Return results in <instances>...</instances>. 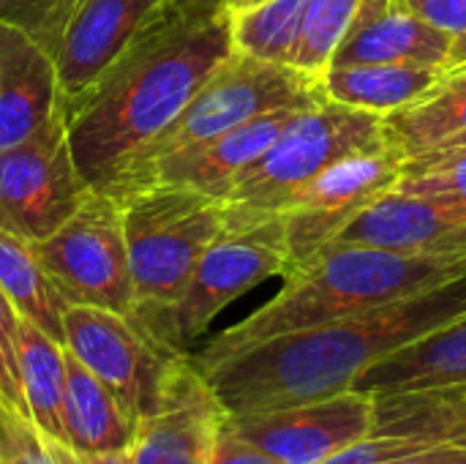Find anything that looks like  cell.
<instances>
[{
  "label": "cell",
  "instance_id": "obj_1",
  "mask_svg": "<svg viewBox=\"0 0 466 464\" xmlns=\"http://www.w3.org/2000/svg\"><path fill=\"white\" fill-rule=\"evenodd\" d=\"M229 11L164 5L79 98L66 104L68 142L90 189L117 194L128 172L232 55Z\"/></svg>",
  "mask_w": 466,
  "mask_h": 464
},
{
  "label": "cell",
  "instance_id": "obj_2",
  "mask_svg": "<svg viewBox=\"0 0 466 464\" xmlns=\"http://www.w3.org/2000/svg\"><path fill=\"white\" fill-rule=\"evenodd\" d=\"M466 314V273L410 298L194 364L227 416L279 410L355 388L388 356Z\"/></svg>",
  "mask_w": 466,
  "mask_h": 464
},
{
  "label": "cell",
  "instance_id": "obj_3",
  "mask_svg": "<svg viewBox=\"0 0 466 464\" xmlns=\"http://www.w3.org/2000/svg\"><path fill=\"white\" fill-rule=\"evenodd\" d=\"M466 273V249H382L330 243L284 273V287L246 320L221 331L194 364L218 361L243 347L306 328H319Z\"/></svg>",
  "mask_w": 466,
  "mask_h": 464
},
{
  "label": "cell",
  "instance_id": "obj_4",
  "mask_svg": "<svg viewBox=\"0 0 466 464\" xmlns=\"http://www.w3.org/2000/svg\"><path fill=\"white\" fill-rule=\"evenodd\" d=\"M117 200L137 295L131 317L167 312L199 257L227 230V202L177 183H145Z\"/></svg>",
  "mask_w": 466,
  "mask_h": 464
},
{
  "label": "cell",
  "instance_id": "obj_5",
  "mask_svg": "<svg viewBox=\"0 0 466 464\" xmlns=\"http://www.w3.org/2000/svg\"><path fill=\"white\" fill-rule=\"evenodd\" d=\"M289 265L279 213H238L227 205V230L199 257L177 304L134 320L169 350L191 353V345L232 301L273 276H284Z\"/></svg>",
  "mask_w": 466,
  "mask_h": 464
},
{
  "label": "cell",
  "instance_id": "obj_6",
  "mask_svg": "<svg viewBox=\"0 0 466 464\" xmlns=\"http://www.w3.org/2000/svg\"><path fill=\"white\" fill-rule=\"evenodd\" d=\"M325 101L322 79L287 63H268L232 52L194 93L172 126L139 156L115 197L137 189L153 164L194 150L221 134L276 109H309Z\"/></svg>",
  "mask_w": 466,
  "mask_h": 464
},
{
  "label": "cell",
  "instance_id": "obj_7",
  "mask_svg": "<svg viewBox=\"0 0 466 464\" xmlns=\"http://www.w3.org/2000/svg\"><path fill=\"white\" fill-rule=\"evenodd\" d=\"M388 139L385 118L325 98L295 115L273 148L229 186L224 202L238 213H279L284 200L322 170Z\"/></svg>",
  "mask_w": 466,
  "mask_h": 464
},
{
  "label": "cell",
  "instance_id": "obj_8",
  "mask_svg": "<svg viewBox=\"0 0 466 464\" xmlns=\"http://www.w3.org/2000/svg\"><path fill=\"white\" fill-rule=\"evenodd\" d=\"M35 246L66 304L134 312L137 295L117 197L93 189L76 213Z\"/></svg>",
  "mask_w": 466,
  "mask_h": 464
},
{
  "label": "cell",
  "instance_id": "obj_9",
  "mask_svg": "<svg viewBox=\"0 0 466 464\" xmlns=\"http://www.w3.org/2000/svg\"><path fill=\"white\" fill-rule=\"evenodd\" d=\"M90 191L71 153L66 107L38 134L0 150V227L14 235L46 241Z\"/></svg>",
  "mask_w": 466,
  "mask_h": 464
},
{
  "label": "cell",
  "instance_id": "obj_10",
  "mask_svg": "<svg viewBox=\"0 0 466 464\" xmlns=\"http://www.w3.org/2000/svg\"><path fill=\"white\" fill-rule=\"evenodd\" d=\"M404 167L407 156L390 137L377 148L339 159L289 194L279 208V216L284 219L292 265H300L330 246L366 205L388 194L404 178Z\"/></svg>",
  "mask_w": 466,
  "mask_h": 464
},
{
  "label": "cell",
  "instance_id": "obj_11",
  "mask_svg": "<svg viewBox=\"0 0 466 464\" xmlns=\"http://www.w3.org/2000/svg\"><path fill=\"white\" fill-rule=\"evenodd\" d=\"M63 347L115 394L134 421L156 405L172 361L183 356L161 345L131 314L79 304L63 312Z\"/></svg>",
  "mask_w": 466,
  "mask_h": 464
},
{
  "label": "cell",
  "instance_id": "obj_12",
  "mask_svg": "<svg viewBox=\"0 0 466 464\" xmlns=\"http://www.w3.org/2000/svg\"><path fill=\"white\" fill-rule=\"evenodd\" d=\"M164 5L167 0H63L38 41L55 57L66 104L90 90Z\"/></svg>",
  "mask_w": 466,
  "mask_h": 464
},
{
  "label": "cell",
  "instance_id": "obj_13",
  "mask_svg": "<svg viewBox=\"0 0 466 464\" xmlns=\"http://www.w3.org/2000/svg\"><path fill=\"white\" fill-rule=\"evenodd\" d=\"M377 397L350 388L279 410L229 416V424L281 464H322L374 429Z\"/></svg>",
  "mask_w": 466,
  "mask_h": 464
},
{
  "label": "cell",
  "instance_id": "obj_14",
  "mask_svg": "<svg viewBox=\"0 0 466 464\" xmlns=\"http://www.w3.org/2000/svg\"><path fill=\"white\" fill-rule=\"evenodd\" d=\"M224 416L191 356H177L156 405L137 421L131 464H210Z\"/></svg>",
  "mask_w": 466,
  "mask_h": 464
},
{
  "label": "cell",
  "instance_id": "obj_15",
  "mask_svg": "<svg viewBox=\"0 0 466 464\" xmlns=\"http://www.w3.org/2000/svg\"><path fill=\"white\" fill-rule=\"evenodd\" d=\"M374 397V429L322 464H388L466 438V383L377 391Z\"/></svg>",
  "mask_w": 466,
  "mask_h": 464
},
{
  "label": "cell",
  "instance_id": "obj_16",
  "mask_svg": "<svg viewBox=\"0 0 466 464\" xmlns=\"http://www.w3.org/2000/svg\"><path fill=\"white\" fill-rule=\"evenodd\" d=\"M66 107L52 52L0 19V150L38 134Z\"/></svg>",
  "mask_w": 466,
  "mask_h": 464
},
{
  "label": "cell",
  "instance_id": "obj_17",
  "mask_svg": "<svg viewBox=\"0 0 466 464\" xmlns=\"http://www.w3.org/2000/svg\"><path fill=\"white\" fill-rule=\"evenodd\" d=\"M333 243L382 249H466V202L390 189L366 205Z\"/></svg>",
  "mask_w": 466,
  "mask_h": 464
},
{
  "label": "cell",
  "instance_id": "obj_18",
  "mask_svg": "<svg viewBox=\"0 0 466 464\" xmlns=\"http://www.w3.org/2000/svg\"><path fill=\"white\" fill-rule=\"evenodd\" d=\"M407 63L453 68V41L404 0H360L355 22L336 49L330 66Z\"/></svg>",
  "mask_w": 466,
  "mask_h": 464
},
{
  "label": "cell",
  "instance_id": "obj_19",
  "mask_svg": "<svg viewBox=\"0 0 466 464\" xmlns=\"http://www.w3.org/2000/svg\"><path fill=\"white\" fill-rule=\"evenodd\" d=\"M298 112H303V109L289 107V109L265 112V115L221 134L218 139H213L208 145H199L186 153H175V156L153 164L139 186L177 183V186H191V189H199V191H208V194L224 200L229 186L273 148V142L284 134V129L295 120Z\"/></svg>",
  "mask_w": 466,
  "mask_h": 464
},
{
  "label": "cell",
  "instance_id": "obj_20",
  "mask_svg": "<svg viewBox=\"0 0 466 464\" xmlns=\"http://www.w3.org/2000/svg\"><path fill=\"white\" fill-rule=\"evenodd\" d=\"M442 77L445 68L407 63L328 66L322 74V90L328 101L390 118L426 98Z\"/></svg>",
  "mask_w": 466,
  "mask_h": 464
},
{
  "label": "cell",
  "instance_id": "obj_21",
  "mask_svg": "<svg viewBox=\"0 0 466 464\" xmlns=\"http://www.w3.org/2000/svg\"><path fill=\"white\" fill-rule=\"evenodd\" d=\"M66 432L76 457L128 451L137 421L120 407L115 394L66 350Z\"/></svg>",
  "mask_w": 466,
  "mask_h": 464
},
{
  "label": "cell",
  "instance_id": "obj_22",
  "mask_svg": "<svg viewBox=\"0 0 466 464\" xmlns=\"http://www.w3.org/2000/svg\"><path fill=\"white\" fill-rule=\"evenodd\" d=\"M466 383V314L363 372L355 388L401 391Z\"/></svg>",
  "mask_w": 466,
  "mask_h": 464
},
{
  "label": "cell",
  "instance_id": "obj_23",
  "mask_svg": "<svg viewBox=\"0 0 466 464\" xmlns=\"http://www.w3.org/2000/svg\"><path fill=\"white\" fill-rule=\"evenodd\" d=\"M19 375L27 421L52 443L71 449L66 432V347L25 317L19 320Z\"/></svg>",
  "mask_w": 466,
  "mask_h": 464
},
{
  "label": "cell",
  "instance_id": "obj_24",
  "mask_svg": "<svg viewBox=\"0 0 466 464\" xmlns=\"http://www.w3.org/2000/svg\"><path fill=\"white\" fill-rule=\"evenodd\" d=\"M0 290L8 295L19 317L49 334L63 345V312L66 298L49 279L38 246L22 235L0 227Z\"/></svg>",
  "mask_w": 466,
  "mask_h": 464
},
{
  "label": "cell",
  "instance_id": "obj_25",
  "mask_svg": "<svg viewBox=\"0 0 466 464\" xmlns=\"http://www.w3.org/2000/svg\"><path fill=\"white\" fill-rule=\"evenodd\" d=\"M385 120L407 161L466 131V63L448 68L426 98Z\"/></svg>",
  "mask_w": 466,
  "mask_h": 464
},
{
  "label": "cell",
  "instance_id": "obj_26",
  "mask_svg": "<svg viewBox=\"0 0 466 464\" xmlns=\"http://www.w3.org/2000/svg\"><path fill=\"white\" fill-rule=\"evenodd\" d=\"M303 5L306 0H259L235 11L227 8L232 25V49L246 57L292 66Z\"/></svg>",
  "mask_w": 466,
  "mask_h": 464
},
{
  "label": "cell",
  "instance_id": "obj_27",
  "mask_svg": "<svg viewBox=\"0 0 466 464\" xmlns=\"http://www.w3.org/2000/svg\"><path fill=\"white\" fill-rule=\"evenodd\" d=\"M358 8L360 0H306L292 66L322 79L336 49L350 33Z\"/></svg>",
  "mask_w": 466,
  "mask_h": 464
},
{
  "label": "cell",
  "instance_id": "obj_28",
  "mask_svg": "<svg viewBox=\"0 0 466 464\" xmlns=\"http://www.w3.org/2000/svg\"><path fill=\"white\" fill-rule=\"evenodd\" d=\"M0 464H82V459L44 438L27 418L0 405Z\"/></svg>",
  "mask_w": 466,
  "mask_h": 464
},
{
  "label": "cell",
  "instance_id": "obj_29",
  "mask_svg": "<svg viewBox=\"0 0 466 464\" xmlns=\"http://www.w3.org/2000/svg\"><path fill=\"white\" fill-rule=\"evenodd\" d=\"M393 189L466 202V153L429 164H407L404 178Z\"/></svg>",
  "mask_w": 466,
  "mask_h": 464
},
{
  "label": "cell",
  "instance_id": "obj_30",
  "mask_svg": "<svg viewBox=\"0 0 466 464\" xmlns=\"http://www.w3.org/2000/svg\"><path fill=\"white\" fill-rule=\"evenodd\" d=\"M19 312L0 290V405L27 418L19 375Z\"/></svg>",
  "mask_w": 466,
  "mask_h": 464
},
{
  "label": "cell",
  "instance_id": "obj_31",
  "mask_svg": "<svg viewBox=\"0 0 466 464\" xmlns=\"http://www.w3.org/2000/svg\"><path fill=\"white\" fill-rule=\"evenodd\" d=\"M418 16L451 36L453 68L466 63V0H404Z\"/></svg>",
  "mask_w": 466,
  "mask_h": 464
},
{
  "label": "cell",
  "instance_id": "obj_32",
  "mask_svg": "<svg viewBox=\"0 0 466 464\" xmlns=\"http://www.w3.org/2000/svg\"><path fill=\"white\" fill-rule=\"evenodd\" d=\"M210 464H281L276 457H270L265 449H259L254 440L243 438L232 424L229 416H224L221 429L213 443Z\"/></svg>",
  "mask_w": 466,
  "mask_h": 464
},
{
  "label": "cell",
  "instance_id": "obj_33",
  "mask_svg": "<svg viewBox=\"0 0 466 464\" xmlns=\"http://www.w3.org/2000/svg\"><path fill=\"white\" fill-rule=\"evenodd\" d=\"M63 0H0V19L14 22L41 38L44 27L49 25L52 14Z\"/></svg>",
  "mask_w": 466,
  "mask_h": 464
},
{
  "label": "cell",
  "instance_id": "obj_34",
  "mask_svg": "<svg viewBox=\"0 0 466 464\" xmlns=\"http://www.w3.org/2000/svg\"><path fill=\"white\" fill-rule=\"evenodd\" d=\"M388 464H466V438L418 451V454H410V457H401V459H393Z\"/></svg>",
  "mask_w": 466,
  "mask_h": 464
},
{
  "label": "cell",
  "instance_id": "obj_35",
  "mask_svg": "<svg viewBox=\"0 0 466 464\" xmlns=\"http://www.w3.org/2000/svg\"><path fill=\"white\" fill-rule=\"evenodd\" d=\"M459 153H466V131L445 139V142H440L437 148H431V150H426V153H420L415 159H410L407 164H429V161H440V159L459 156Z\"/></svg>",
  "mask_w": 466,
  "mask_h": 464
},
{
  "label": "cell",
  "instance_id": "obj_36",
  "mask_svg": "<svg viewBox=\"0 0 466 464\" xmlns=\"http://www.w3.org/2000/svg\"><path fill=\"white\" fill-rule=\"evenodd\" d=\"M167 3L180 8V11H191V14H205V11L227 8V0H167Z\"/></svg>",
  "mask_w": 466,
  "mask_h": 464
},
{
  "label": "cell",
  "instance_id": "obj_37",
  "mask_svg": "<svg viewBox=\"0 0 466 464\" xmlns=\"http://www.w3.org/2000/svg\"><path fill=\"white\" fill-rule=\"evenodd\" d=\"M82 459V457H79ZM82 464H131V449L128 451H115V454H98V457H87Z\"/></svg>",
  "mask_w": 466,
  "mask_h": 464
},
{
  "label": "cell",
  "instance_id": "obj_38",
  "mask_svg": "<svg viewBox=\"0 0 466 464\" xmlns=\"http://www.w3.org/2000/svg\"><path fill=\"white\" fill-rule=\"evenodd\" d=\"M251 3H259V0H227V8L235 11V8H243V5H251Z\"/></svg>",
  "mask_w": 466,
  "mask_h": 464
}]
</instances>
